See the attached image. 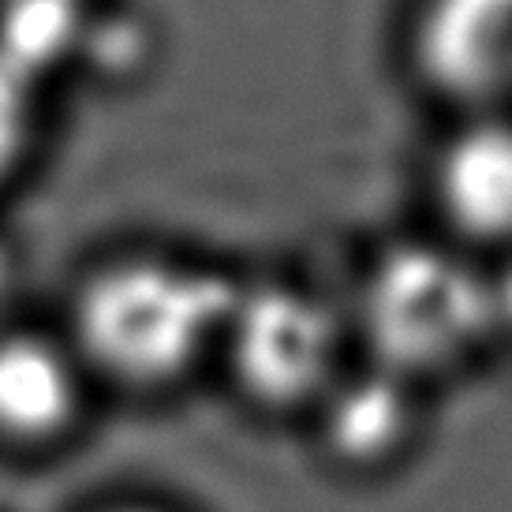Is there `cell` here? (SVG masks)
Segmentation results:
<instances>
[{
    "label": "cell",
    "mask_w": 512,
    "mask_h": 512,
    "mask_svg": "<svg viewBox=\"0 0 512 512\" xmlns=\"http://www.w3.org/2000/svg\"><path fill=\"white\" fill-rule=\"evenodd\" d=\"M344 318L367 363L423 389L471 363L501 333L494 273L445 236L385 243L359 270Z\"/></svg>",
    "instance_id": "6da1fadb"
},
{
    "label": "cell",
    "mask_w": 512,
    "mask_h": 512,
    "mask_svg": "<svg viewBox=\"0 0 512 512\" xmlns=\"http://www.w3.org/2000/svg\"><path fill=\"white\" fill-rule=\"evenodd\" d=\"M236 288L225 273L143 258L86 288L79 333L86 352L128 382H169L221 348Z\"/></svg>",
    "instance_id": "7a4b0ae2"
},
{
    "label": "cell",
    "mask_w": 512,
    "mask_h": 512,
    "mask_svg": "<svg viewBox=\"0 0 512 512\" xmlns=\"http://www.w3.org/2000/svg\"><path fill=\"white\" fill-rule=\"evenodd\" d=\"M348 344L352 329L344 307L292 281L236 288L221 333L232 378L273 412L314 408L352 363Z\"/></svg>",
    "instance_id": "3957f363"
},
{
    "label": "cell",
    "mask_w": 512,
    "mask_h": 512,
    "mask_svg": "<svg viewBox=\"0 0 512 512\" xmlns=\"http://www.w3.org/2000/svg\"><path fill=\"white\" fill-rule=\"evenodd\" d=\"M408 49L427 90L460 113L509 109L512 0H419Z\"/></svg>",
    "instance_id": "277c9868"
},
{
    "label": "cell",
    "mask_w": 512,
    "mask_h": 512,
    "mask_svg": "<svg viewBox=\"0 0 512 512\" xmlns=\"http://www.w3.org/2000/svg\"><path fill=\"white\" fill-rule=\"evenodd\" d=\"M427 187L445 240L512 251V109L460 113L430 157Z\"/></svg>",
    "instance_id": "5b68a950"
},
{
    "label": "cell",
    "mask_w": 512,
    "mask_h": 512,
    "mask_svg": "<svg viewBox=\"0 0 512 512\" xmlns=\"http://www.w3.org/2000/svg\"><path fill=\"white\" fill-rule=\"evenodd\" d=\"M423 385L378 367L348 363L314 404V427L326 456L341 471H382L415 449L423 430Z\"/></svg>",
    "instance_id": "8992f818"
},
{
    "label": "cell",
    "mask_w": 512,
    "mask_h": 512,
    "mask_svg": "<svg viewBox=\"0 0 512 512\" xmlns=\"http://www.w3.org/2000/svg\"><path fill=\"white\" fill-rule=\"evenodd\" d=\"M79 382L72 359L42 337L0 341V430L12 438H45L75 412Z\"/></svg>",
    "instance_id": "52a82bcc"
},
{
    "label": "cell",
    "mask_w": 512,
    "mask_h": 512,
    "mask_svg": "<svg viewBox=\"0 0 512 512\" xmlns=\"http://www.w3.org/2000/svg\"><path fill=\"white\" fill-rule=\"evenodd\" d=\"M90 23L86 0H8L0 4V60L30 86L79 49Z\"/></svg>",
    "instance_id": "ba28073f"
},
{
    "label": "cell",
    "mask_w": 512,
    "mask_h": 512,
    "mask_svg": "<svg viewBox=\"0 0 512 512\" xmlns=\"http://www.w3.org/2000/svg\"><path fill=\"white\" fill-rule=\"evenodd\" d=\"M30 135V83L0 60V176L23 154Z\"/></svg>",
    "instance_id": "9c48e42d"
},
{
    "label": "cell",
    "mask_w": 512,
    "mask_h": 512,
    "mask_svg": "<svg viewBox=\"0 0 512 512\" xmlns=\"http://www.w3.org/2000/svg\"><path fill=\"white\" fill-rule=\"evenodd\" d=\"M494 307H498V329L512 333V258L501 273H494Z\"/></svg>",
    "instance_id": "30bf717a"
},
{
    "label": "cell",
    "mask_w": 512,
    "mask_h": 512,
    "mask_svg": "<svg viewBox=\"0 0 512 512\" xmlns=\"http://www.w3.org/2000/svg\"><path fill=\"white\" fill-rule=\"evenodd\" d=\"M8 285H12V266H8V258H4V251H0V303H4V296H8Z\"/></svg>",
    "instance_id": "8fae6325"
},
{
    "label": "cell",
    "mask_w": 512,
    "mask_h": 512,
    "mask_svg": "<svg viewBox=\"0 0 512 512\" xmlns=\"http://www.w3.org/2000/svg\"><path fill=\"white\" fill-rule=\"evenodd\" d=\"M0 4H8V0H0Z\"/></svg>",
    "instance_id": "7c38bea8"
}]
</instances>
